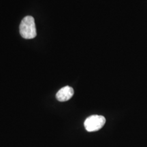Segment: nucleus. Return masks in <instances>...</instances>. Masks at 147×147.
<instances>
[{"instance_id":"7ed1b4c3","label":"nucleus","mask_w":147,"mask_h":147,"mask_svg":"<svg viewBox=\"0 0 147 147\" xmlns=\"http://www.w3.org/2000/svg\"><path fill=\"white\" fill-rule=\"evenodd\" d=\"M74 91L72 87L69 86H65L58 91L56 94V98L59 102H66L70 100L74 95Z\"/></svg>"},{"instance_id":"f257e3e1","label":"nucleus","mask_w":147,"mask_h":147,"mask_svg":"<svg viewBox=\"0 0 147 147\" xmlns=\"http://www.w3.org/2000/svg\"><path fill=\"white\" fill-rule=\"evenodd\" d=\"M19 29L21 36L25 39H33L36 38L37 32L34 17L31 16H25L22 20Z\"/></svg>"},{"instance_id":"f03ea898","label":"nucleus","mask_w":147,"mask_h":147,"mask_svg":"<svg viewBox=\"0 0 147 147\" xmlns=\"http://www.w3.org/2000/svg\"><path fill=\"white\" fill-rule=\"evenodd\" d=\"M106 123L105 117L101 115H91L84 121V125L89 132L97 131L104 127Z\"/></svg>"}]
</instances>
